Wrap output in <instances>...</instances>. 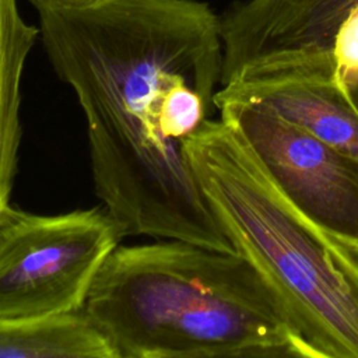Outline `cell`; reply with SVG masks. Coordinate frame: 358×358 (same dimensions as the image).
I'll list each match as a JSON object with an SVG mask.
<instances>
[{"label":"cell","mask_w":358,"mask_h":358,"mask_svg":"<svg viewBox=\"0 0 358 358\" xmlns=\"http://www.w3.org/2000/svg\"><path fill=\"white\" fill-rule=\"evenodd\" d=\"M39 29L24 21L18 0H0V213L10 204L21 144V80Z\"/></svg>","instance_id":"9"},{"label":"cell","mask_w":358,"mask_h":358,"mask_svg":"<svg viewBox=\"0 0 358 358\" xmlns=\"http://www.w3.org/2000/svg\"><path fill=\"white\" fill-rule=\"evenodd\" d=\"M215 95L259 102L358 161V108L334 76L255 77L220 85Z\"/></svg>","instance_id":"7"},{"label":"cell","mask_w":358,"mask_h":358,"mask_svg":"<svg viewBox=\"0 0 358 358\" xmlns=\"http://www.w3.org/2000/svg\"><path fill=\"white\" fill-rule=\"evenodd\" d=\"M220 85L273 74L358 81V0H248L220 17Z\"/></svg>","instance_id":"5"},{"label":"cell","mask_w":358,"mask_h":358,"mask_svg":"<svg viewBox=\"0 0 358 358\" xmlns=\"http://www.w3.org/2000/svg\"><path fill=\"white\" fill-rule=\"evenodd\" d=\"M84 310L117 358H316L246 259L182 239L119 245Z\"/></svg>","instance_id":"2"},{"label":"cell","mask_w":358,"mask_h":358,"mask_svg":"<svg viewBox=\"0 0 358 358\" xmlns=\"http://www.w3.org/2000/svg\"><path fill=\"white\" fill-rule=\"evenodd\" d=\"M282 193L358 259V161L264 105L214 95Z\"/></svg>","instance_id":"6"},{"label":"cell","mask_w":358,"mask_h":358,"mask_svg":"<svg viewBox=\"0 0 358 358\" xmlns=\"http://www.w3.org/2000/svg\"><path fill=\"white\" fill-rule=\"evenodd\" d=\"M87 122L95 196L123 236L236 253L186 157L220 87V17L197 0H29Z\"/></svg>","instance_id":"1"},{"label":"cell","mask_w":358,"mask_h":358,"mask_svg":"<svg viewBox=\"0 0 358 358\" xmlns=\"http://www.w3.org/2000/svg\"><path fill=\"white\" fill-rule=\"evenodd\" d=\"M185 151L235 252L271 288L315 357L358 358V259L282 193L221 119H207Z\"/></svg>","instance_id":"3"},{"label":"cell","mask_w":358,"mask_h":358,"mask_svg":"<svg viewBox=\"0 0 358 358\" xmlns=\"http://www.w3.org/2000/svg\"><path fill=\"white\" fill-rule=\"evenodd\" d=\"M123 234L101 204L36 214L0 213V316L81 312L95 277Z\"/></svg>","instance_id":"4"},{"label":"cell","mask_w":358,"mask_h":358,"mask_svg":"<svg viewBox=\"0 0 358 358\" xmlns=\"http://www.w3.org/2000/svg\"><path fill=\"white\" fill-rule=\"evenodd\" d=\"M350 92H351V96H352L354 103H355L357 108H358V83H357L352 88H350Z\"/></svg>","instance_id":"10"},{"label":"cell","mask_w":358,"mask_h":358,"mask_svg":"<svg viewBox=\"0 0 358 358\" xmlns=\"http://www.w3.org/2000/svg\"><path fill=\"white\" fill-rule=\"evenodd\" d=\"M117 358L99 326L85 312L50 316H0V358Z\"/></svg>","instance_id":"8"}]
</instances>
